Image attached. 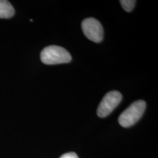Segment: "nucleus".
Here are the masks:
<instances>
[{
  "label": "nucleus",
  "mask_w": 158,
  "mask_h": 158,
  "mask_svg": "<svg viewBox=\"0 0 158 158\" xmlns=\"http://www.w3.org/2000/svg\"><path fill=\"white\" fill-rule=\"evenodd\" d=\"M146 108L147 103L143 100H137L133 102L118 116V123L123 127H130L134 125L142 117Z\"/></svg>",
  "instance_id": "f257e3e1"
},
{
  "label": "nucleus",
  "mask_w": 158,
  "mask_h": 158,
  "mask_svg": "<svg viewBox=\"0 0 158 158\" xmlns=\"http://www.w3.org/2000/svg\"><path fill=\"white\" fill-rule=\"evenodd\" d=\"M59 158H78V157L75 152H69L64 154Z\"/></svg>",
  "instance_id": "0eeeda50"
},
{
  "label": "nucleus",
  "mask_w": 158,
  "mask_h": 158,
  "mask_svg": "<svg viewBox=\"0 0 158 158\" xmlns=\"http://www.w3.org/2000/svg\"><path fill=\"white\" fill-rule=\"evenodd\" d=\"M122 95L118 91L108 92L99 104L97 114L99 117L104 118L109 115L122 101Z\"/></svg>",
  "instance_id": "7ed1b4c3"
},
{
  "label": "nucleus",
  "mask_w": 158,
  "mask_h": 158,
  "mask_svg": "<svg viewBox=\"0 0 158 158\" xmlns=\"http://www.w3.org/2000/svg\"><path fill=\"white\" fill-rule=\"evenodd\" d=\"M85 36L94 43H100L103 39V27L100 22L94 18L84 19L81 23Z\"/></svg>",
  "instance_id": "20e7f679"
},
{
  "label": "nucleus",
  "mask_w": 158,
  "mask_h": 158,
  "mask_svg": "<svg viewBox=\"0 0 158 158\" xmlns=\"http://www.w3.org/2000/svg\"><path fill=\"white\" fill-rule=\"evenodd\" d=\"M13 5L6 0H0V19H10L14 15Z\"/></svg>",
  "instance_id": "39448f33"
},
{
  "label": "nucleus",
  "mask_w": 158,
  "mask_h": 158,
  "mask_svg": "<svg viewBox=\"0 0 158 158\" xmlns=\"http://www.w3.org/2000/svg\"><path fill=\"white\" fill-rule=\"evenodd\" d=\"M40 59L45 64H58L68 63L72 56L66 49L58 45H49L40 53Z\"/></svg>",
  "instance_id": "f03ea898"
},
{
  "label": "nucleus",
  "mask_w": 158,
  "mask_h": 158,
  "mask_svg": "<svg viewBox=\"0 0 158 158\" xmlns=\"http://www.w3.org/2000/svg\"><path fill=\"white\" fill-rule=\"evenodd\" d=\"M136 1L135 0H121L120 4L126 12H131L135 7Z\"/></svg>",
  "instance_id": "423d86ee"
}]
</instances>
